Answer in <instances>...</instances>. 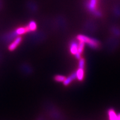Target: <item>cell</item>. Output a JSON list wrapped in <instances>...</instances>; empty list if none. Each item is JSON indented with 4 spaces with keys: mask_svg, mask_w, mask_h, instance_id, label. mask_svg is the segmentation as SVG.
I'll return each mask as SVG.
<instances>
[{
    "mask_svg": "<svg viewBox=\"0 0 120 120\" xmlns=\"http://www.w3.org/2000/svg\"><path fill=\"white\" fill-rule=\"evenodd\" d=\"M22 41V38L21 37L19 36L16 38V39L14 41V42L12 43H11L9 46V50L11 51H12L16 49L17 47L20 45Z\"/></svg>",
    "mask_w": 120,
    "mask_h": 120,
    "instance_id": "2",
    "label": "cell"
},
{
    "mask_svg": "<svg viewBox=\"0 0 120 120\" xmlns=\"http://www.w3.org/2000/svg\"><path fill=\"white\" fill-rule=\"evenodd\" d=\"M70 51L71 53L76 56L78 54V45L75 43H73L71 44L70 47Z\"/></svg>",
    "mask_w": 120,
    "mask_h": 120,
    "instance_id": "6",
    "label": "cell"
},
{
    "mask_svg": "<svg viewBox=\"0 0 120 120\" xmlns=\"http://www.w3.org/2000/svg\"><path fill=\"white\" fill-rule=\"evenodd\" d=\"M84 68H79L77 71L76 72V79L80 81H82L84 79Z\"/></svg>",
    "mask_w": 120,
    "mask_h": 120,
    "instance_id": "3",
    "label": "cell"
},
{
    "mask_svg": "<svg viewBox=\"0 0 120 120\" xmlns=\"http://www.w3.org/2000/svg\"><path fill=\"white\" fill-rule=\"evenodd\" d=\"M78 39L80 41V42L84 43V44L85 43L88 44L89 46L92 48H97L99 45V42L96 40L90 38L85 36H82V35L79 36L78 37Z\"/></svg>",
    "mask_w": 120,
    "mask_h": 120,
    "instance_id": "1",
    "label": "cell"
},
{
    "mask_svg": "<svg viewBox=\"0 0 120 120\" xmlns=\"http://www.w3.org/2000/svg\"><path fill=\"white\" fill-rule=\"evenodd\" d=\"M29 31H35L37 29V24L34 21H31L30 22L29 25L27 26Z\"/></svg>",
    "mask_w": 120,
    "mask_h": 120,
    "instance_id": "8",
    "label": "cell"
},
{
    "mask_svg": "<svg viewBox=\"0 0 120 120\" xmlns=\"http://www.w3.org/2000/svg\"><path fill=\"white\" fill-rule=\"evenodd\" d=\"M96 0H91V2L90 4V9H91L92 10L95 9L94 7L96 6Z\"/></svg>",
    "mask_w": 120,
    "mask_h": 120,
    "instance_id": "10",
    "label": "cell"
},
{
    "mask_svg": "<svg viewBox=\"0 0 120 120\" xmlns=\"http://www.w3.org/2000/svg\"><path fill=\"white\" fill-rule=\"evenodd\" d=\"M66 79V77L62 75H57L55 77V80L59 82H64Z\"/></svg>",
    "mask_w": 120,
    "mask_h": 120,
    "instance_id": "9",
    "label": "cell"
},
{
    "mask_svg": "<svg viewBox=\"0 0 120 120\" xmlns=\"http://www.w3.org/2000/svg\"><path fill=\"white\" fill-rule=\"evenodd\" d=\"M29 30L27 27V26L26 27H20L19 28L16 30V33L19 35H21L22 34H24L28 32Z\"/></svg>",
    "mask_w": 120,
    "mask_h": 120,
    "instance_id": "7",
    "label": "cell"
},
{
    "mask_svg": "<svg viewBox=\"0 0 120 120\" xmlns=\"http://www.w3.org/2000/svg\"><path fill=\"white\" fill-rule=\"evenodd\" d=\"M76 79V72H75V73L72 74L69 77L66 78L65 81L63 82H64V84L66 86L68 85L74 80Z\"/></svg>",
    "mask_w": 120,
    "mask_h": 120,
    "instance_id": "4",
    "label": "cell"
},
{
    "mask_svg": "<svg viewBox=\"0 0 120 120\" xmlns=\"http://www.w3.org/2000/svg\"><path fill=\"white\" fill-rule=\"evenodd\" d=\"M117 120H120V113L118 114V116H117Z\"/></svg>",
    "mask_w": 120,
    "mask_h": 120,
    "instance_id": "11",
    "label": "cell"
},
{
    "mask_svg": "<svg viewBox=\"0 0 120 120\" xmlns=\"http://www.w3.org/2000/svg\"><path fill=\"white\" fill-rule=\"evenodd\" d=\"M108 116L109 120H117L118 114L113 109H110L108 111Z\"/></svg>",
    "mask_w": 120,
    "mask_h": 120,
    "instance_id": "5",
    "label": "cell"
}]
</instances>
